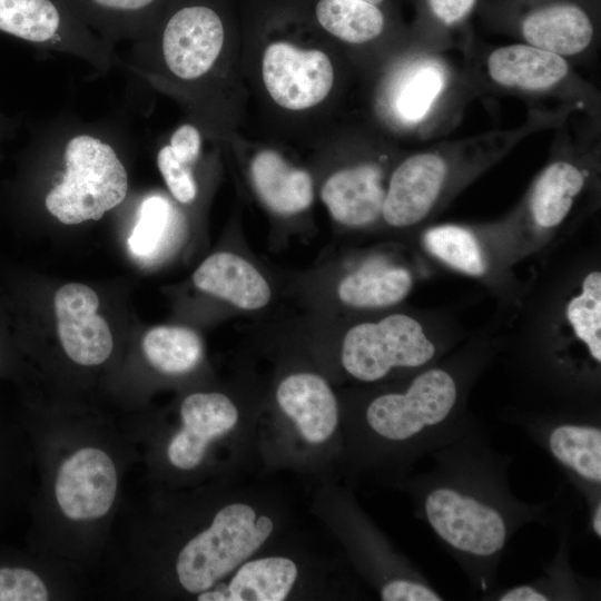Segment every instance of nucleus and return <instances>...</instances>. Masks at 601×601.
I'll return each instance as SVG.
<instances>
[{"mask_svg":"<svg viewBox=\"0 0 601 601\" xmlns=\"http://www.w3.org/2000/svg\"><path fill=\"white\" fill-rule=\"evenodd\" d=\"M601 118L572 114L553 129L548 161L502 219L477 225L495 273L536 253L599 203Z\"/></svg>","mask_w":601,"mask_h":601,"instance_id":"f257e3e1","label":"nucleus"},{"mask_svg":"<svg viewBox=\"0 0 601 601\" xmlns=\"http://www.w3.org/2000/svg\"><path fill=\"white\" fill-rule=\"evenodd\" d=\"M575 112L565 106L529 107L515 127L440 141L403 157L390 175L382 219L394 228L426 225L521 141L553 130Z\"/></svg>","mask_w":601,"mask_h":601,"instance_id":"f03ea898","label":"nucleus"},{"mask_svg":"<svg viewBox=\"0 0 601 601\" xmlns=\"http://www.w3.org/2000/svg\"><path fill=\"white\" fill-rule=\"evenodd\" d=\"M374 95L380 121L417 141L449 135L477 97L463 61L447 52L407 51L385 66Z\"/></svg>","mask_w":601,"mask_h":601,"instance_id":"7ed1b4c3","label":"nucleus"},{"mask_svg":"<svg viewBox=\"0 0 601 601\" xmlns=\"http://www.w3.org/2000/svg\"><path fill=\"white\" fill-rule=\"evenodd\" d=\"M461 53L477 97H518L529 107L552 101L601 118L600 90L562 56L522 42L490 46L474 39Z\"/></svg>","mask_w":601,"mask_h":601,"instance_id":"20e7f679","label":"nucleus"},{"mask_svg":"<svg viewBox=\"0 0 601 601\" xmlns=\"http://www.w3.org/2000/svg\"><path fill=\"white\" fill-rule=\"evenodd\" d=\"M62 171L45 196L48 213L66 225L98 220L120 205L128 174L112 137L89 125H58L49 130Z\"/></svg>","mask_w":601,"mask_h":601,"instance_id":"39448f33","label":"nucleus"},{"mask_svg":"<svg viewBox=\"0 0 601 601\" xmlns=\"http://www.w3.org/2000/svg\"><path fill=\"white\" fill-rule=\"evenodd\" d=\"M273 526L268 516L256 519L247 504L226 505L217 512L211 525L180 551L176 563L180 584L190 593L209 590L256 552Z\"/></svg>","mask_w":601,"mask_h":601,"instance_id":"423d86ee","label":"nucleus"},{"mask_svg":"<svg viewBox=\"0 0 601 601\" xmlns=\"http://www.w3.org/2000/svg\"><path fill=\"white\" fill-rule=\"evenodd\" d=\"M437 352L426 326L411 315L395 313L351 327L343 338L341 361L354 378L375 382L395 368H421Z\"/></svg>","mask_w":601,"mask_h":601,"instance_id":"0eeeda50","label":"nucleus"},{"mask_svg":"<svg viewBox=\"0 0 601 601\" xmlns=\"http://www.w3.org/2000/svg\"><path fill=\"white\" fill-rule=\"evenodd\" d=\"M459 400L456 378L442 367L425 368L402 393L374 398L366 410L370 427L391 441H405L443 423Z\"/></svg>","mask_w":601,"mask_h":601,"instance_id":"6e6552de","label":"nucleus"},{"mask_svg":"<svg viewBox=\"0 0 601 601\" xmlns=\"http://www.w3.org/2000/svg\"><path fill=\"white\" fill-rule=\"evenodd\" d=\"M508 29L522 42L569 60L573 66L593 60L599 29L591 10L579 0H524Z\"/></svg>","mask_w":601,"mask_h":601,"instance_id":"1a4fd4ad","label":"nucleus"},{"mask_svg":"<svg viewBox=\"0 0 601 601\" xmlns=\"http://www.w3.org/2000/svg\"><path fill=\"white\" fill-rule=\"evenodd\" d=\"M427 522L437 536L459 552L490 558L500 552L508 539L502 513L467 492L437 486L424 501Z\"/></svg>","mask_w":601,"mask_h":601,"instance_id":"9d476101","label":"nucleus"},{"mask_svg":"<svg viewBox=\"0 0 601 601\" xmlns=\"http://www.w3.org/2000/svg\"><path fill=\"white\" fill-rule=\"evenodd\" d=\"M263 80L272 99L288 110L322 102L334 85V67L321 50H304L287 42L269 45L262 60Z\"/></svg>","mask_w":601,"mask_h":601,"instance_id":"9b49d317","label":"nucleus"},{"mask_svg":"<svg viewBox=\"0 0 601 601\" xmlns=\"http://www.w3.org/2000/svg\"><path fill=\"white\" fill-rule=\"evenodd\" d=\"M55 492L67 518H101L110 510L116 496V467L104 451L95 447L81 449L61 464Z\"/></svg>","mask_w":601,"mask_h":601,"instance_id":"f8f14e48","label":"nucleus"},{"mask_svg":"<svg viewBox=\"0 0 601 601\" xmlns=\"http://www.w3.org/2000/svg\"><path fill=\"white\" fill-rule=\"evenodd\" d=\"M98 307L96 292L85 284H66L55 295L61 345L80 365L101 364L112 351V336L107 322L97 314Z\"/></svg>","mask_w":601,"mask_h":601,"instance_id":"ddd939ff","label":"nucleus"},{"mask_svg":"<svg viewBox=\"0 0 601 601\" xmlns=\"http://www.w3.org/2000/svg\"><path fill=\"white\" fill-rule=\"evenodd\" d=\"M385 176L383 158L349 165L325 181L322 200L337 223L348 227L368 226L382 218Z\"/></svg>","mask_w":601,"mask_h":601,"instance_id":"4468645a","label":"nucleus"},{"mask_svg":"<svg viewBox=\"0 0 601 601\" xmlns=\"http://www.w3.org/2000/svg\"><path fill=\"white\" fill-rule=\"evenodd\" d=\"M183 428L171 439L167 454L180 470L195 469L204 459L208 444L229 432L237 423L238 411L220 393H194L181 404Z\"/></svg>","mask_w":601,"mask_h":601,"instance_id":"2eb2a0df","label":"nucleus"},{"mask_svg":"<svg viewBox=\"0 0 601 601\" xmlns=\"http://www.w3.org/2000/svg\"><path fill=\"white\" fill-rule=\"evenodd\" d=\"M276 398L307 442L323 443L334 433L338 407L323 377L312 373L289 375L278 385Z\"/></svg>","mask_w":601,"mask_h":601,"instance_id":"dca6fc26","label":"nucleus"},{"mask_svg":"<svg viewBox=\"0 0 601 601\" xmlns=\"http://www.w3.org/2000/svg\"><path fill=\"white\" fill-rule=\"evenodd\" d=\"M556 333L568 346L579 348L584 358L601 364V272L585 270L562 303L555 321Z\"/></svg>","mask_w":601,"mask_h":601,"instance_id":"f3484780","label":"nucleus"},{"mask_svg":"<svg viewBox=\"0 0 601 601\" xmlns=\"http://www.w3.org/2000/svg\"><path fill=\"white\" fill-rule=\"evenodd\" d=\"M196 287L243 309H257L270 299L262 274L240 256L221 252L206 258L195 270Z\"/></svg>","mask_w":601,"mask_h":601,"instance_id":"a211bd4d","label":"nucleus"},{"mask_svg":"<svg viewBox=\"0 0 601 601\" xmlns=\"http://www.w3.org/2000/svg\"><path fill=\"white\" fill-rule=\"evenodd\" d=\"M414 285L412 272L385 259H370L337 287L339 300L355 308H385L401 303Z\"/></svg>","mask_w":601,"mask_h":601,"instance_id":"6ab92c4d","label":"nucleus"},{"mask_svg":"<svg viewBox=\"0 0 601 601\" xmlns=\"http://www.w3.org/2000/svg\"><path fill=\"white\" fill-rule=\"evenodd\" d=\"M421 244L431 257L460 274L482 280L495 274L477 225H432L422 231Z\"/></svg>","mask_w":601,"mask_h":601,"instance_id":"aec40b11","label":"nucleus"},{"mask_svg":"<svg viewBox=\"0 0 601 601\" xmlns=\"http://www.w3.org/2000/svg\"><path fill=\"white\" fill-rule=\"evenodd\" d=\"M76 16L112 46L134 41L162 9V0H65Z\"/></svg>","mask_w":601,"mask_h":601,"instance_id":"412c9836","label":"nucleus"},{"mask_svg":"<svg viewBox=\"0 0 601 601\" xmlns=\"http://www.w3.org/2000/svg\"><path fill=\"white\" fill-rule=\"evenodd\" d=\"M250 173L258 196L276 214L294 215L313 201L311 176L290 166L274 150L258 152L252 161Z\"/></svg>","mask_w":601,"mask_h":601,"instance_id":"4be33fe9","label":"nucleus"},{"mask_svg":"<svg viewBox=\"0 0 601 601\" xmlns=\"http://www.w3.org/2000/svg\"><path fill=\"white\" fill-rule=\"evenodd\" d=\"M297 578L294 561L269 556L249 561L236 572L228 587L203 591L199 601H282Z\"/></svg>","mask_w":601,"mask_h":601,"instance_id":"5701e85b","label":"nucleus"},{"mask_svg":"<svg viewBox=\"0 0 601 601\" xmlns=\"http://www.w3.org/2000/svg\"><path fill=\"white\" fill-rule=\"evenodd\" d=\"M316 18L327 32L353 46L381 40L386 30L383 11L365 0H319Z\"/></svg>","mask_w":601,"mask_h":601,"instance_id":"b1692460","label":"nucleus"},{"mask_svg":"<svg viewBox=\"0 0 601 601\" xmlns=\"http://www.w3.org/2000/svg\"><path fill=\"white\" fill-rule=\"evenodd\" d=\"M477 0H424V20L407 39V51L462 52L457 32L472 16Z\"/></svg>","mask_w":601,"mask_h":601,"instance_id":"393cba45","label":"nucleus"},{"mask_svg":"<svg viewBox=\"0 0 601 601\" xmlns=\"http://www.w3.org/2000/svg\"><path fill=\"white\" fill-rule=\"evenodd\" d=\"M548 446L553 457L580 479L601 483V430L589 424L563 423L552 428Z\"/></svg>","mask_w":601,"mask_h":601,"instance_id":"a878e982","label":"nucleus"},{"mask_svg":"<svg viewBox=\"0 0 601 601\" xmlns=\"http://www.w3.org/2000/svg\"><path fill=\"white\" fill-rule=\"evenodd\" d=\"M142 349L149 363L166 374L191 371L201 359L203 344L191 329L179 326H157L147 332Z\"/></svg>","mask_w":601,"mask_h":601,"instance_id":"bb28decb","label":"nucleus"},{"mask_svg":"<svg viewBox=\"0 0 601 601\" xmlns=\"http://www.w3.org/2000/svg\"><path fill=\"white\" fill-rule=\"evenodd\" d=\"M173 217L169 201L160 195H149L138 208L137 221L128 238V246L136 257L155 254L167 233Z\"/></svg>","mask_w":601,"mask_h":601,"instance_id":"cd10ccee","label":"nucleus"},{"mask_svg":"<svg viewBox=\"0 0 601 601\" xmlns=\"http://www.w3.org/2000/svg\"><path fill=\"white\" fill-rule=\"evenodd\" d=\"M157 166L174 198L181 204L193 203L198 193L193 167L196 162L180 159L168 144L157 152Z\"/></svg>","mask_w":601,"mask_h":601,"instance_id":"c85d7f7f","label":"nucleus"},{"mask_svg":"<svg viewBox=\"0 0 601 601\" xmlns=\"http://www.w3.org/2000/svg\"><path fill=\"white\" fill-rule=\"evenodd\" d=\"M48 590L32 571L18 568L0 569V601H46Z\"/></svg>","mask_w":601,"mask_h":601,"instance_id":"c756f323","label":"nucleus"},{"mask_svg":"<svg viewBox=\"0 0 601 601\" xmlns=\"http://www.w3.org/2000/svg\"><path fill=\"white\" fill-rule=\"evenodd\" d=\"M383 601H439L441 595L425 583L395 579L383 585L381 590Z\"/></svg>","mask_w":601,"mask_h":601,"instance_id":"7c9ffc66","label":"nucleus"},{"mask_svg":"<svg viewBox=\"0 0 601 601\" xmlns=\"http://www.w3.org/2000/svg\"><path fill=\"white\" fill-rule=\"evenodd\" d=\"M168 146L180 159L196 162L201 154V132L195 125L184 124L174 130Z\"/></svg>","mask_w":601,"mask_h":601,"instance_id":"2f4dec72","label":"nucleus"},{"mask_svg":"<svg viewBox=\"0 0 601 601\" xmlns=\"http://www.w3.org/2000/svg\"><path fill=\"white\" fill-rule=\"evenodd\" d=\"M500 601H545L548 595L532 585L512 588L499 598Z\"/></svg>","mask_w":601,"mask_h":601,"instance_id":"473e14b6","label":"nucleus"},{"mask_svg":"<svg viewBox=\"0 0 601 601\" xmlns=\"http://www.w3.org/2000/svg\"><path fill=\"white\" fill-rule=\"evenodd\" d=\"M592 528H593V531H594L595 535H598V538H600L601 536V505H600V502H598V504L595 505V509L593 511Z\"/></svg>","mask_w":601,"mask_h":601,"instance_id":"72a5a7b5","label":"nucleus"},{"mask_svg":"<svg viewBox=\"0 0 601 601\" xmlns=\"http://www.w3.org/2000/svg\"><path fill=\"white\" fill-rule=\"evenodd\" d=\"M365 1H368V2L377 4V6L383 2V0H365Z\"/></svg>","mask_w":601,"mask_h":601,"instance_id":"f704fd0d","label":"nucleus"}]
</instances>
